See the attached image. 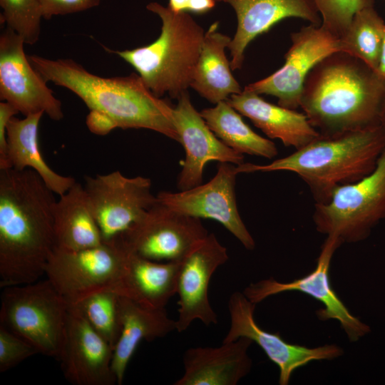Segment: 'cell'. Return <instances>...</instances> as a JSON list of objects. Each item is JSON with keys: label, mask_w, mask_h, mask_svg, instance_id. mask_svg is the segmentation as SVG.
Returning <instances> with one entry per match:
<instances>
[{"label": "cell", "mask_w": 385, "mask_h": 385, "mask_svg": "<svg viewBox=\"0 0 385 385\" xmlns=\"http://www.w3.org/2000/svg\"><path fill=\"white\" fill-rule=\"evenodd\" d=\"M54 192L32 169H0V287L45 274L56 246Z\"/></svg>", "instance_id": "cell-1"}, {"label": "cell", "mask_w": 385, "mask_h": 385, "mask_svg": "<svg viewBox=\"0 0 385 385\" xmlns=\"http://www.w3.org/2000/svg\"><path fill=\"white\" fill-rule=\"evenodd\" d=\"M385 78L361 59L337 51L307 75L299 107L321 135H331L380 124Z\"/></svg>", "instance_id": "cell-2"}, {"label": "cell", "mask_w": 385, "mask_h": 385, "mask_svg": "<svg viewBox=\"0 0 385 385\" xmlns=\"http://www.w3.org/2000/svg\"><path fill=\"white\" fill-rule=\"evenodd\" d=\"M28 58L47 82L70 90L90 111L106 115L117 128L149 129L179 142L174 107L154 95L138 74L102 77L71 58L50 59L37 55Z\"/></svg>", "instance_id": "cell-3"}, {"label": "cell", "mask_w": 385, "mask_h": 385, "mask_svg": "<svg viewBox=\"0 0 385 385\" xmlns=\"http://www.w3.org/2000/svg\"><path fill=\"white\" fill-rule=\"evenodd\" d=\"M385 149L380 124L364 129L324 135L293 153L266 165L242 163L238 173L289 171L309 188L316 203H326L333 191L369 175Z\"/></svg>", "instance_id": "cell-4"}, {"label": "cell", "mask_w": 385, "mask_h": 385, "mask_svg": "<svg viewBox=\"0 0 385 385\" xmlns=\"http://www.w3.org/2000/svg\"><path fill=\"white\" fill-rule=\"evenodd\" d=\"M146 9L161 20L158 38L131 50L106 49L131 65L154 95L178 99L190 87L205 32L188 12H175L158 2Z\"/></svg>", "instance_id": "cell-5"}, {"label": "cell", "mask_w": 385, "mask_h": 385, "mask_svg": "<svg viewBox=\"0 0 385 385\" xmlns=\"http://www.w3.org/2000/svg\"><path fill=\"white\" fill-rule=\"evenodd\" d=\"M69 304L50 281L4 287L0 324L31 344L38 354L58 359Z\"/></svg>", "instance_id": "cell-6"}, {"label": "cell", "mask_w": 385, "mask_h": 385, "mask_svg": "<svg viewBox=\"0 0 385 385\" xmlns=\"http://www.w3.org/2000/svg\"><path fill=\"white\" fill-rule=\"evenodd\" d=\"M385 218V149L376 167L354 183L335 189L326 203H315L316 229L342 243L365 240Z\"/></svg>", "instance_id": "cell-7"}, {"label": "cell", "mask_w": 385, "mask_h": 385, "mask_svg": "<svg viewBox=\"0 0 385 385\" xmlns=\"http://www.w3.org/2000/svg\"><path fill=\"white\" fill-rule=\"evenodd\" d=\"M130 252L118 240L82 250L55 247L45 274L69 305L109 289L118 279Z\"/></svg>", "instance_id": "cell-8"}, {"label": "cell", "mask_w": 385, "mask_h": 385, "mask_svg": "<svg viewBox=\"0 0 385 385\" xmlns=\"http://www.w3.org/2000/svg\"><path fill=\"white\" fill-rule=\"evenodd\" d=\"M84 189L103 242L119 238L153 205L151 180L128 178L116 170L95 177L86 176Z\"/></svg>", "instance_id": "cell-9"}, {"label": "cell", "mask_w": 385, "mask_h": 385, "mask_svg": "<svg viewBox=\"0 0 385 385\" xmlns=\"http://www.w3.org/2000/svg\"><path fill=\"white\" fill-rule=\"evenodd\" d=\"M200 218L158 202L120 240L130 253L156 262H180L207 235Z\"/></svg>", "instance_id": "cell-10"}, {"label": "cell", "mask_w": 385, "mask_h": 385, "mask_svg": "<svg viewBox=\"0 0 385 385\" xmlns=\"http://www.w3.org/2000/svg\"><path fill=\"white\" fill-rule=\"evenodd\" d=\"M343 244L334 236H327L323 243L314 270L289 282L274 279H262L248 285L243 294L257 304L266 298L285 292L297 291L314 298L323 304L316 312L319 319H335L350 342H354L370 332V327L354 317L332 289L329 279L331 261L335 251Z\"/></svg>", "instance_id": "cell-11"}, {"label": "cell", "mask_w": 385, "mask_h": 385, "mask_svg": "<svg viewBox=\"0 0 385 385\" xmlns=\"http://www.w3.org/2000/svg\"><path fill=\"white\" fill-rule=\"evenodd\" d=\"M291 41L283 66L244 89L274 96L279 106L296 110L299 107L303 85L309 71L326 56L341 51V46L339 38L322 25L301 28L291 34Z\"/></svg>", "instance_id": "cell-12"}, {"label": "cell", "mask_w": 385, "mask_h": 385, "mask_svg": "<svg viewBox=\"0 0 385 385\" xmlns=\"http://www.w3.org/2000/svg\"><path fill=\"white\" fill-rule=\"evenodd\" d=\"M237 165L220 163L215 176L207 183L179 192H160V202L178 212L197 218H210L221 223L249 250L255 242L238 211L235 183Z\"/></svg>", "instance_id": "cell-13"}, {"label": "cell", "mask_w": 385, "mask_h": 385, "mask_svg": "<svg viewBox=\"0 0 385 385\" xmlns=\"http://www.w3.org/2000/svg\"><path fill=\"white\" fill-rule=\"evenodd\" d=\"M24 44L23 38L9 28L0 35V99L24 116L43 113L60 120L63 118L61 102L31 64Z\"/></svg>", "instance_id": "cell-14"}, {"label": "cell", "mask_w": 385, "mask_h": 385, "mask_svg": "<svg viewBox=\"0 0 385 385\" xmlns=\"http://www.w3.org/2000/svg\"><path fill=\"white\" fill-rule=\"evenodd\" d=\"M255 306L243 292L232 294L228 302L230 326L222 342L247 337L257 344L278 366L279 384L287 385L296 369L312 361L333 360L343 354L342 348L336 344L307 347L284 341L279 332L270 333L262 329L254 317Z\"/></svg>", "instance_id": "cell-15"}, {"label": "cell", "mask_w": 385, "mask_h": 385, "mask_svg": "<svg viewBox=\"0 0 385 385\" xmlns=\"http://www.w3.org/2000/svg\"><path fill=\"white\" fill-rule=\"evenodd\" d=\"M228 258L227 249L210 233L180 261L176 331H185L196 319L207 326L217 324V317L208 298L209 284L213 273Z\"/></svg>", "instance_id": "cell-16"}, {"label": "cell", "mask_w": 385, "mask_h": 385, "mask_svg": "<svg viewBox=\"0 0 385 385\" xmlns=\"http://www.w3.org/2000/svg\"><path fill=\"white\" fill-rule=\"evenodd\" d=\"M177 100L178 103L173 108V121L179 143L185 152L178 177L177 185L180 190L202 184L205 167L210 161L236 165L244 163V155L229 148L210 130L191 103L188 91Z\"/></svg>", "instance_id": "cell-17"}, {"label": "cell", "mask_w": 385, "mask_h": 385, "mask_svg": "<svg viewBox=\"0 0 385 385\" xmlns=\"http://www.w3.org/2000/svg\"><path fill=\"white\" fill-rule=\"evenodd\" d=\"M113 349L73 306L58 360L65 378L76 385L117 384L112 369Z\"/></svg>", "instance_id": "cell-18"}, {"label": "cell", "mask_w": 385, "mask_h": 385, "mask_svg": "<svg viewBox=\"0 0 385 385\" xmlns=\"http://www.w3.org/2000/svg\"><path fill=\"white\" fill-rule=\"evenodd\" d=\"M230 4L237 16V29L228 48L232 71L242 68L245 51L257 36L267 32L284 19L297 17L321 25L313 0H215Z\"/></svg>", "instance_id": "cell-19"}, {"label": "cell", "mask_w": 385, "mask_h": 385, "mask_svg": "<svg viewBox=\"0 0 385 385\" xmlns=\"http://www.w3.org/2000/svg\"><path fill=\"white\" fill-rule=\"evenodd\" d=\"M252 341L240 337L218 347H192L183 354L184 373L175 385H236L250 371Z\"/></svg>", "instance_id": "cell-20"}, {"label": "cell", "mask_w": 385, "mask_h": 385, "mask_svg": "<svg viewBox=\"0 0 385 385\" xmlns=\"http://www.w3.org/2000/svg\"><path fill=\"white\" fill-rule=\"evenodd\" d=\"M180 262H156L130 253L116 282L108 290L153 309H165L177 294Z\"/></svg>", "instance_id": "cell-21"}, {"label": "cell", "mask_w": 385, "mask_h": 385, "mask_svg": "<svg viewBox=\"0 0 385 385\" xmlns=\"http://www.w3.org/2000/svg\"><path fill=\"white\" fill-rule=\"evenodd\" d=\"M227 101L269 138L287 147L299 149L320 135L304 113L270 103L256 93L243 89Z\"/></svg>", "instance_id": "cell-22"}, {"label": "cell", "mask_w": 385, "mask_h": 385, "mask_svg": "<svg viewBox=\"0 0 385 385\" xmlns=\"http://www.w3.org/2000/svg\"><path fill=\"white\" fill-rule=\"evenodd\" d=\"M121 331L113 350L112 369L117 384H122L126 367L138 344L163 338L176 330L175 321L165 309H153L118 295Z\"/></svg>", "instance_id": "cell-23"}, {"label": "cell", "mask_w": 385, "mask_h": 385, "mask_svg": "<svg viewBox=\"0 0 385 385\" xmlns=\"http://www.w3.org/2000/svg\"><path fill=\"white\" fill-rule=\"evenodd\" d=\"M217 21L205 32L190 83V87L213 104L242 91L225 54L232 38L217 31Z\"/></svg>", "instance_id": "cell-24"}, {"label": "cell", "mask_w": 385, "mask_h": 385, "mask_svg": "<svg viewBox=\"0 0 385 385\" xmlns=\"http://www.w3.org/2000/svg\"><path fill=\"white\" fill-rule=\"evenodd\" d=\"M43 113L29 115L24 118L12 117L8 123L7 168L23 170L32 169L45 184L59 196L76 182L70 176L60 175L51 169L41 155L38 145V125Z\"/></svg>", "instance_id": "cell-25"}, {"label": "cell", "mask_w": 385, "mask_h": 385, "mask_svg": "<svg viewBox=\"0 0 385 385\" xmlns=\"http://www.w3.org/2000/svg\"><path fill=\"white\" fill-rule=\"evenodd\" d=\"M53 229L56 247L78 250L103 243L87 194L80 183L76 182L56 200Z\"/></svg>", "instance_id": "cell-26"}, {"label": "cell", "mask_w": 385, "mask_h": 385, "mask_svg": "<svg viewBox=\"0 0 385 385\" xmlns=\"http://www.w3.org/2000/svg\"><path fill=\"white\" fill-rule=\"evenodd\" d=\"M200 113L215 135L235 151L269 159L277 155L275 144L253 131L227 101Z\"/></svg>", "instance_id": "cell-27"}, {"label": "cell", "mask_w": 385, "mask_h": 385, "mask_svg": "<svg viewBox=\"0 0 385 385\" xmlns=\"http://www.w3.org/2000/svg\"><path fill=\"white\" fill-rule=\"evenodd\" d=\"M385 21L370 4L357 11L351 24L339 38L341 51L348 53L377 71L384 36Z\"/></svg>", "instance_id": "cell-28"}, {"label": "cell", "mask_w": 385, "mask_h": 385, "mask_svg": "<svg viewBox=\"0 0 385 385\" xmlns=\"http://www.w3.org/2000/svg\"><path fill=\"white\" fill-rule=\"evenodd\" d=\"M71 306L114 350L121 331L118 295L109 290L98 291Z\"/></svg>", "instance_id": "cell-29"}, {"label": "cell", "mask_w": 385, "mask_h": 385, "mask_svg": "<svg viewBox=\"0 0 385 385\" xmlns=\"http://www.w3.org/2000/svg\"><path fill=\"white\" fill-rule=\"evenodd\" d=\"M1 21L33 45L39 38L43 13L40 0H0Z\"/></svg>", "instance_id": "cell-30"}, {"label": "cell", "mask_w": 385, "mask_h": 385, "mask_svg": "<svg viewBox=\"0 0 385 385\" xmlns=\"http://www.w3.org/2000/svg\"><path fill=\"white\" fill-rule=\"evenodd\" d=\"M313 1L321 16V25L338 38L344 35L357 11L374 3V0H313Z\"/></svg>", "instance_id": "cell-31"}, {"label": "cell", "mask_w": 385, "mask_h": 385, "mask_svg": "<svg viewBox=\"0 0 385 385\" xmlns=\"http://www.w3.org/2000/svg\"><path fill=\"white\" fill-rule=\"evenodd\" d=\"M36 349L21 337L0 324V372H5L30 356Z\"/></svg>", "instance_id": "cell-32"}, {"label": "cell", "mask_w": 385, "mask_h": 385, "mask_svg": "<svg viewBox=\"0 0 385 385\" xmlns=\"http://www.w3.org/2000/svg\"><path fill=\"white\" fill-rule=\"evenodd\" d=\"M101 0H40L43 18L83 11L98 6Z\"/></svg>", "instance_id": "cell-33"}, {"label": "cell", "mask_w": 385, "mask_h": 385, "mask_svg": "<svg viewBox=\"0 0 385 385\" xmlns=\"http://www.w3.org/2000/svg\"><path fill=\"white\" fill-rule=\"evenodd\" d=\"M19 111L6 101L0 103V169L7 168V125L12 117Z\"/></svg>", "instance_id": "cell-34"}, {"label": "cell", "mask_w": 385, "mask_h": 385, "mask_svg": "<svg viewBox=\"0 0 385 385\" xmlns=\"http://www.w3.org/2000/svg\"><path fill=\"white\" fill-rule=\"evenodd\" d=\"M215 0H169L168 7L175 12H192L204 14L216 5Z\"/></svg>", "instance_id": "cell-35"}, {"label": "cell", "mask_w": 385, "mask_h": 385, "mask_svg": "<svg viewBox=\"0 0 385 385\" xmlns=\"http://www.w3.org/2000/svg\"><path fill=\"white\" fill-rule=\"evenodd\" d=\"M86 125L90 131L100 135H107L117 128L115 123L109 117L96 111H90L86 118Z\"/></svg>", "instance_id": "cell-36"}, {"label": "cell", "mask_w": 385, "mask_h": 385, "mask_svg": "<svg viewBox=\"0 0 385 385\" xmlns=\"http://www.w3.org/2000/svg\"><path fill=\"white\" fill-rule=\"evenodd\" d=\"M377 72L385 78V32L384 36V40L381 48V53L380 57V61Z\"/></svg>", "instance_id": "cell-37"}, {"label": "cell", "mask_w": 385, "mask_h": 385, "mask_svg": "<svg viewBox=\"0 0 385 385\" xmlns=\"http://www.w3.org/2000/svg\"><path fill=\"white\" fill-rule=\"evenodd\" d=\"M380 125L382 127L385 135V101L380 115Z\"/></svg>", "instance_id": "cell-38"}]
</instances>
